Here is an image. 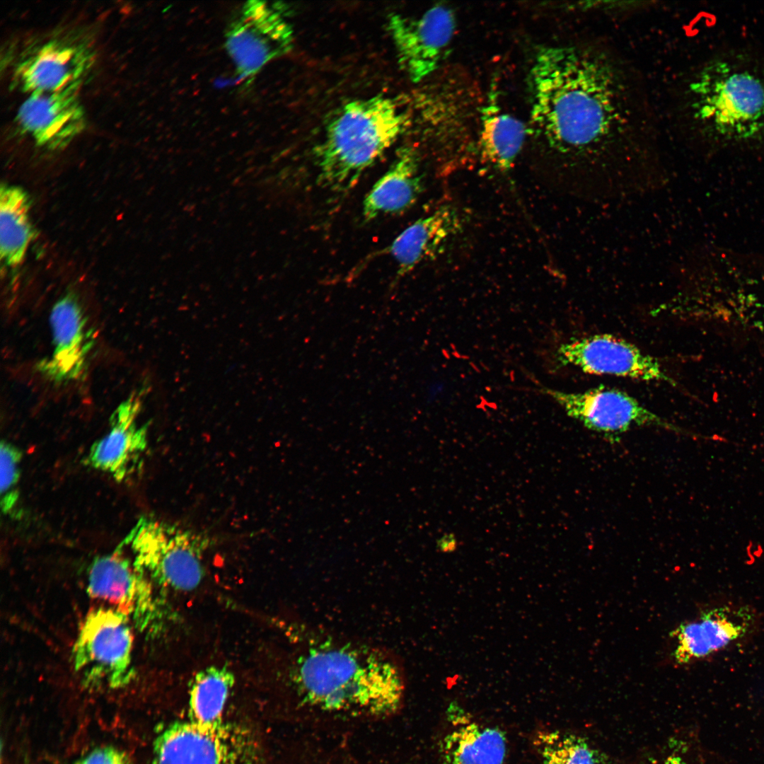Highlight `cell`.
Masks as SVG:
<instances>
[{
    "mask_svg": "<svg viewBox=\"0 0 764 764\" xmlns=\"http://www.w3.org/2000/svg\"><path fill=\"white\" fill-rule=\"evenodd\" d=\"M405 123L404 115L386 97L345 104L329 121L317 149L320 184L335 191L350 189L396 141Z\"/></svg>",
    "mask_w": 764,
    "mask_h": 764,
    "instance_id": "cell-3",
    "label": "cell"
},
{
    "mask_svg": "<svg viewBox=\"0 0 764 764\" xmlns=\"http://www.w3.org/2000/svg\"><path fill=\"white\" fill-rule=\"evenodd\" d=\"M693 112L712 137L729 142L764 136V72L736 59L709 62L690 86Z\"/></svg>",
    "mask_w": 764,
    "mask_h": 764,
    "instance_id": "cell-4",
    "label": "cell"
},
{
    "mask_svg": "<svg viewBox=\"0 0 764 764\" xmlns=\"http://www.w3.org/2000/svg\"><path fill=\"white\" fill-rule=\"evenodd\" d=\"M456 28L453 12L434 6L417 17L391 15L388 29L398 62L413 82H419L439 66Z\"/></svg>",
    "mask_w": 764,
    "mask_h": 764,
    "instance_id": "cell-12",
    "label": "cell"
},
{
    "mask_svg": "<svg viewBox=\"0 0 764 764\" xmlns=\"http://www.w3.org/2000/svg\"><path fill=\"white\" fill-rule=\"evenodd\" d=\"M654 764H688L681 756L676 754H669L660 760H656Z\"/></svg>",
    "mask_w": 764,
    "mask_h": 764,
    "instance_id": "cell-28",
    "label": "cell"
},
{
    "mask_svg": "<svg viewBox=\"0 0 764 764\" xmlns=\"http://www.w3.org/2000/svg\"><path fill=\"white\" fill-rule=\"evenodd\" d=\"M531 120L583 200L613 201L652 192L661 177L652 147L628 136L624 88L598 53L550 46L529 74Z\"/></svg>",
    "mask_w": 764,
    "mask_h": 764,
    "instance_id": "cell-1",
    "label": "cell"
},
{
    "mask_svg": "<svg viewBox=\"0 0 764 764\" xmlns=\"http://www.w3.org/2000/svg\"><path fill=\"white\" fill-rule=\"evenodd\" d=\"M480 125L479 147L482 156L499 169L509 170L523 147L526 127L494 103L484 108Z\"/></svg>",
    "mask_w": 764,
    "mask_h": 764,
    "instance_id": "cell-22",
    "label": "cell"
},
{
    "mask_svg": "<svg viewBox=\"0 0 764 764\" xmlns=\"http://www.w3.org/2000/svg\"><path fill=\"white\" fill-rule=\"evenodd\" d=\"M16 120L36 144L50 149L65 147L86 125L78 89L30 93L20 105Z\"/></svg>",
    "mask_w": 764,
    "mask_h": 764,
    "instance_id": "cell-14",
    "label": "cell"
},
{
    "mask_svg": "<svg viewBox=\"0 0 764 764\" xmlns=\"http://www.w3.org/2000/svg\"><path fill=\"white\" fill-rule=\"evenodd\" d=\"M533 746L543 764H609L605 753L589 739L568 731H538Z\"/></svg>",
    "mask_w": 764,
    "mask_h": 764,
    "instance_id": "cell-24",
    "label": "cell"
},
{
    "mask_svg": "<svg viewBox=\"0 0 764 764\" xmlns=\"http://www.w3.org/2000/svg\"><path fill=\"white\" fill-rule=\"evenodd\" d=\"M462 218L451 205H444L415 221L393 241L389 251L401 275L438 255L462 228Z\"/></svg>",
    "mask_w": 764,
    "mask_h": 764,
    "instance_id": "cell-19",
    "label": "cell"
},
{
    "mask_svg": "<svg viewBox=\"0 0 764 764\" xmlns=\"http://www.w3.org/2000/svg\"><path fill=\"white\" fill-rule=\"evenodd\" d=\"M128 615L115 608L91 610L82 623L73 649L75 669L85 685L107 683L116 688L130 682L133 635Z\"/></svg>",
    "mask_w": 764,
    "mask_h": 764,
    "instance_id": "cell-6",
    "label": "cell"
},
{
    "mask_svg": "<svg viewBox=\"0 0 764 764\" xmlns=\"http://www.w3.org/2000/svg\"><path fill=\"white\" fill-rule=\"evenodd\" d=\"M560 361L582 372L674 385L659 361L635 345L608 334L579 337L560 346Z\"/></svg>",
    "mask_w": 764,
    "mask_h": 764,
    "instance_id": "cell-11",
    "label": "cell"
},
{
    "mask_svg": "<svg viewBox=\"0 0 764 764\" xmlns=\"http://www.w3.org/2000/svg\"><path fill=\"white\" fill-rule=\"evenodd\" d=\"M545 392L569 417L606 438L615 439L632 428L641 427L685 433L618 389L598 387L569 393L547 388Z\"/></svg>",
    "mask_w": 764,
    "mask_h": 764,
    "instance_id": "cell-9",
    "label": "cell"
},
{
    "mask_svg": "<svg viewBox=\"0 0 764 764\" xmlns=\"http://www.w3.org/2000/svg\"><path fill=\"white\" fill-rule=\"evenodd\" d=\"M30 202L21 187L3 185L0 191V255L10 267L20 265L33 236Z\"/></svg>",
    "mask_w": 764,
    "mask_h": 764,
    "instance_id": "cell-21",
    "label": "cell"
},
{
    "mask_svg": "<svg viewBox=\"0 0 764 764\" xmlns=\"http://www.w3.org/2000/svg\"><path fill=\"white\" fill-rule=\"evenodd\" d=\"M293 40L292 28L279 6L250 1L228 28L226 47L239 75L250 79L289 52Z\"/></svg>",
    "mask_w": 764,
    "mask_h": 764,
    "instance_id": "cell-10",
    "label": "cell"
},
{
    "mask_svg": "<svg viewBox=\"0 0 764 764\" xmlns=\"http://www.w3.org/2000/svg\"><path fill=\"white\" fill-rule=\"evenodd\" d=\"M151 764H259V750L250 731L237 724L175 721L155 738Z\"/></svg>",
    "mask_w": 764,
    "mask_h": 764,
    "instance_id": "cell-7",
    "label": "cell"
},
{
    "mask_svg": "<svg viewBox=\"0 0 764 764\" xmlns=\"http://www.w3.org/2000/svg\"><path fill=\"white\" fill-rule=\"evenodd\" d=\"M87 591L132 617L138 627L147 629L158 619L160 608L150 579L120 550L96 557L91 565Z\"/></svg>",
    "mask_w": 764,
    "mask_h": 764,
    "instance_id": "cell-13",
    "label": "cell"
},
{
    "mask_svg": "<svg viewBox=\"0 0 764 764\" xmlns=\"http://www.w3.org/2000/svg\"><path fill=\"white\" fill-rule=\"evenodd\" d=\"M73 764H132L129 756L112 746L97 747Z\"/></svg>",
    "mask_w": 764,
    "mask_h": 764,
    "instance_id": "cell-26",
    "label": "cell"
},
{
    "mask_svg": "<svg viewBox=\"0 0 764 764\" xmlns=\"http://www.w3.org/2000/svg\"><path fill=\"white\" fill-rule=\"evenodd\" d=\"M450 728L439 746L441 764H503L507 739L499 727L475 721L456 702L446 710Z\"/></svg>",
    "mask_w": 764,
    "mask_h": 764,
    "instance_id": "cell-18",
    "label": "cell"
},
{
    "mask_svg": "<svg viewBox=\"0 0 764 764\" xmlns=\"http://www.w3.org/2000/svg\"><path fill=\"white\" fill-rule=\"evenodd\" d=\"M458 548V540L452 533H444L436 540V548L442 553H451Z\"/></svg>",
    "mask_w": 764,
    "mask_h": 764,
    "instance_id": "cell-27",
    "label": "cell"
},
{
    "mask_svg": "<svg viewBox=\"0 0 764 764\" xmlns=\"http://www.w3.org/2000/svg\"><path fill=\"white\" fill-rule=\"evenodd\" d=\"M209 543L203 533L143 516L118 548L130 552L134 567L149 579L188 591L203 579V555Z\"/></svg>",
    "mask_w": 764,
    "mask_h": 764,
    "instance_id": "cell-5",
    "label": "cell"
},
{
    "mask_svg": "<svg viewBox=\"0 0 764 764\" xmlns=\"http://www.w3.org/2000/svg\"><path fill=\"white\" fill-rule=\"evenodd\" d=\"M419 166L417 151L412 147L403 148L365 197L362 212L364 220L399 213L412 207L422 191Z\"/></svg>",
    "mask_w": 764,
    "mask_h": 764,
    "instance_id": "cell-20",
    "label": "cell"
},
{
    "mask_svg": "<svg viewBox=\"0 0 764 764\" xmlns=\"http://www.w3.org/2000/svg\"><path fill=\"white\" fill-rule=\"evenodd\" d=\"M50 325L53 352L37 365L38 371L56 383L79 378L93 344V332L77 299L67 294L52 308Z\"/></svg>",
    "mask_w": 764,
    "mask_h": 764,
    "instance_id": "cell-15",
    "label": "cell"
},
{
    "mask_svg": "<svg viewBox=\"0 0 764 764\" xmlns=\"http://www.w3.org/2000/svg\"><path fill=\"white\" fill-rule=\"evenodd\" d=\"M94 62L95 50L89 40L75 34H57L22 52L13 80L28 94L79 90Z\"/></svg>",
    "mask_w": 764,
    "mask_h": 764,
    "instance_id": "cell-8",
    "label": "cell"
},
{
    "mask_svg": "<svg viewBox=\"0 0 764 764\" xmlns=\"http://www.w3.org/2000/svg\"><path fill=\"white\" fill-rule=\"evenodd\" d=\"M1 508L5 514L14 511L18 501L21 452L13 444L2 441L0 446Z\"/></svg>",
    "mask_w": 764,
    "mask_h": 764,
    "instance_id": "cell-25",
    "label": "cell"
},
{
    "mask_svg": "<svg viewBox=\"0 0 764 764\" xmlns=\"http://www.w3.org/2000/svg\"><path fill=\"white\" fill-rule=\"evenodd\" d=\"M290 678L302 705L328 713L390 715L405 690L402 669L386 652L316 633L293 662Z\"/></svg>",
    "mask_w": 764,
    "mask_h": 764,
    "instance_id": "cell-2",
    "label": "cell"
},
{
    "mask_svg": "<svg viewBox=\"0 0 764 764\" xmlns=\"http://www.w3.org/2000/svg\"><path fill=\"white\" fill-rule=\"evenodd\" d=\"M753 622V614L746 607L707 609L671 633L675 639L673 659L685 664L710 656L745 636Z\"/></svg>",
    "mask_w": 764,
    "mask_h": 764,
    "instance_id": "cell-17",
    "label": "cell"
},
{
    "mask_svg": "<svg viewBox=\"0 0 764 764\" xmlns=\"http://www.w3.org/2000/svg\"><path fill=\"white\" fill-rule=\"evenodd\" d=\"M234 683V675L226 666H212L197 672L189 688L188 720L204 727L224 722L225 707Z\"/></svg>",
    "mask_w": 764,
    "mask_h": 764,
    "instance_id": "cell-23",
    "label": "cell"
},
{
    "mask_svg": "<svg viewBox=\"0 0 764 764\" xmlns=\"http://www.w3.org/2000/svg\"><path fill=\"white\" fill-rule=\"evenodd\" d=\"M140 395L122 402L110 418V429L91 447L86 463L123 481L137 468L147 446V425L139 426Z\"/></svg>",
    "mask_w": 764,
    "mask_h": 764,
    "instance_id": "cell-16",
    "label": "cell"
}]
</instances>
